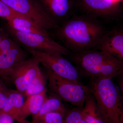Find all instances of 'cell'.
<instances>
[{
    "instance_id": "9",
    "label": "cell",
    "mask_w": 123,
    "mask_h": 123,
    "mask_svg": "<svg viewBox=\"0 0 123 123\" xmlns=\"http://www.w3.org/2000/svg\"><path fill=\"white\" fill-rule=\"evenodd\" d=\"M40 64L38 60L32 56L20 62L16 66L9 79L18 92L23 94L29 84L41 70Z\"/></svg>"
},
{
    "instance_id": "14",
    "label": "cell",
    "mask_w": 123,
    "mask_h": 123,
    "mask_svg": "<svg viewBox=\"0 0 123 123\" xmlns=\"http://www.w3.org/2000/svg\"><path fill=\"white\" fill-rule=\"evenodd\" d=\"M7 21L6 25L15 30L25 33L51 35L46 29L25 17H15Z\"/></svg>"
},
{
    "instance_id": "4",
    "label": "cell",
    "mask_w": 123,
    "mask_h": 123,
    "mask_svg": "<svg viewBox=\"0 0 123 123\" xmlns=\"http://www.w3.org/2000/svg\"><path fill=\"white\" fill-rule=\"evenodd\" d=\"M44 69L49 87L53 94L62 100L82 109L86 98L90 93L88 86L84 85L80 82L59 76L50 70Z\"/></svg>"
},
{
    "instance_id": "2",
    "label": "cell",
    "mask_w": 123,
    "mask_h": 123,
    "mask_svg": "<svg viewBox=\"0 0 123 123\" xmlns=\"http://www.w3.org/2000/svg\"><path fill=\"white\" fill-rule=\"evenodd\" d=\"M69 60L81 77L112 79L123 74V61L104 52L92 49L71 53Z\"/></svg>"
},
{
    "instance_id": "20",
    "label": "cell",
    "mask_w": 123,
    "mask_h": 123,
    "mask_svg": "<svg viewBox=\"0 0 123 123\" xmlns=\"http://www.w3.org/2000/svg\"><path fill=\"white\" fill-rule=\"evenodd\" d=\"M17 43L7 33L2 31L1 39L0 43V54L13 47Z\"/></svg>"
},
{
    "instance_id": "10",
    "label": "cell",
    "mask_w": 123,
    "mask_h": 123,
    "mask_svg": "<svg viewBox=\"0 0 123 123\" xmlns=\"http://www.w3.org/2000/svg\"><path fill=\"white\" fill-rule=\"evenodd\" d=\"M37 1L59 25V23L62 24L75 14L77 9L76 0H38Z\"/></svg>"
},
{
    "instance_id": "24",
    "label": "cell",
    "mask_w": 123,
    "mask_h": 123,
    "mask_svg": "<svg viewBox=\"0 0 123 123\" xmlns=\"http://www.w3.org/2000/svg\"><path fill=\"white\" fill-rule=\"evenodd\" d=\"M123 74H120L118 76L119 77L118 84L119 88L121 93H123Z\"/></svg>"
},
{
    "instance_id": "15",
    "label": "cell",
    "mask_w": 123,
    "mask_h": 123,
    "mask_svg": "<svg viewBox=\"0 0 123 123\" xmlns=\"http://www.w3.org/2000/svg\"><path fill=\"white\" fill-rule=\"evenodd\" d=\"M23 95L17 90H10L7 102L1 110L10 115L18 123H20L19 116L24 101Z\"/></svg>"
},
{
    "instance_id": "18",
    "label": "cell",
    "mask_w": 123,
    "mask_h": 123,
    "mask_svg": "<svg viewBox=\"0 0 123 123\" xmlns=\"http://www.w3.org/2000/svg\"><path fill=\"white\" fill-rule=\"evenodd\" d=\"M47 79L45 73L41 69L29 84L23 94L27 97L47 90Z\"/></svg>"
},
{
    "instance_id": "6",
    "label": "cell",
    "mask_w": 123,
    "mask_h": 123,
    "mask_svg": "<svg viewBox=\"0 0 123 123\" xmlns=\"http://www.w3.org/2000/svg\"><path fill=\"white\" fill-rule=\"evenodd\" d=\"M26 50L38 60L44 68L63 78L80 82L81 76L76 68L69 60L64 57L63 55L56 52Z\"/></svg>"
},
{
    "instance_id": "19",
    "label": "cell",
    "mask_w": 123,
    "mask_h": 123,
    "mask_svg": "<svg viewBox=\"0 0 123 123\" xmlns=\"http://www.w3.org/2000/svg\"><path fill=\"white\" fill-rule=\"evenodd\" d=\"M65 113L59 111L49 112L32 119L31 123H63Z\"/></svg>"
},
{
    "instance_id": "5",
    "label": "cell",
    "mask_w": 123,
    "mask_h": 123,
    "mask_svg": "<svg viewBox=\"0 0 123 123\" xmlns=\"http://www.w3.org/2000/svg\"><path fill=\"white\" fill-rule=\"evenodd\" d=\"M6 29L8 35L26 50L56 52L66 56L71 53L68 50L53 39L51 35L21 32L11 29L7 25Z\"/></svg>"
},
{
    "instance_id": "12",
    "label": "cell",
    "mask_w": 123,
    "mask_h": 123,
    "mask_svg": "<svg viewBox=\"0 0 123 123\" xmlns=\"http://www.w3.org/2000/svg\"><path fill=\"white\" fill-rule=\"evenodd\" d=\"M28 58V55L16 43L11 49L0 54V78L9 79L14 69L18 64Z\"/></svg>"
},
{
    "instance_id": "13",
    "label": "cell",
    "mask_w": 123,
    "mask_h": 123,
    "mask_svg": "<svg viewBox=\"0 0 123 123\" xmlns=\"http://www.w3.org/2000/svg\"><path fill=\"white\" fill-rule=\"evenodd\" d=\"M47 90L39 94L27 97L24 103L19 116L20 123H30L26 119L30 115H34L39 111L47 98Z\"/></svg>"
},
{
    "instance_id": "16",
    "label": "cell",
    "mask_w": 123,
    "mask_h": 123,
    "mask_svg": "<svg viewBox=\"0 0 123 123\" xmlns=\"http://www.w3.org/2000/svg\"><path fill=\"white\" fill-rule=\"evenodd\" d=\"M81 113L86 123H105L94 98L90 93L86 98Z\"/></svg>"
},
{
    "instance_id": "8",
    "label": "cell",
    "mask_w": 123,
    "mask_h": 123,
    "mask_svg": "<svg viewBox=\"0 0 123 123\" xmlns=\"http://www.w3.org/2000/svg\"><path fill=\"white\" fill-rule=\"evenodd\" d=\"M1 0L17 13L32 20L47 30H53L59 26L36 0Z\"/></svg>"
},
{
    "instance_id": "21",
    "label": "cell",
    "mask_w": 123,
    "mask_h": 123,
    "mask_svg": "<svg viewBox=\"0 0 123 123\" xmlns=\"http://www.w3.org/2000/svg\"><path fill=\"white\" fill-rule=\"evenodd\" d=\"M21 16L24 17L14 11L0 0V17L4 18L7 21L14 17Z\"/></svg>"
},
{
    "instance_id": "23",
    "label": "cell",
    "mask_w": 123,
    "mask_h": 123,
    "mask_svg": "<svg viewBox=\"0 0 123 123\" xmlns=\"http://www.w3.org/2000/svg\"><path fill=\"white\" fill-rule=\"evenodd\" d=\"M13 118L9 114L0 111V123H14Z\"/></svg>"
},
{
    "instance_id": "26",
    "label": "cell",
    "mask_w": 123,
    "mask_h": 123,
    "mask_svg": "<svg viewBox=\"0 0 123 123\" xmlns=\"http://www.w3.org/2000/svg\"><path fill=\"white\" fill-rule=\"evenodd\" d=\"M1 36H2V31H0V43L1 39Z\"/></svg>"
},
{
    "instance_id": "11",
    "label": "cell",
    "mask_w": 123,
    "mask_h": 123,
    "mask_svg": "<svg viewBox=\"0 0 123 123\" xmlns=\"http://www.w3.org/2000/svg\"><path fill=\"white\" fill-rule=\"evenodd\" d=\"M94 49L105 52L123 61V27H115L106 31Z\"/></svg>"
},
{
    "instance_id": "17",
    "label": "cell",
    "mask_w": 123,
    "mask_h": 123,
    "mask_svg": "<svg viewBox=\"0 0 123 123\" xmlns=\"http://www.w3.org/2000/svg\"><path fill=\"white\" fill-rule=\"evenodd\" d=\"M67 110L66 107L62 103V99L53 94L50 97H47L37 114L32 116V119L49 112L59 111L65 113Z\"/></svg>"
},
{
    "instance_id": "7",
    "label": "cell",
    "mask_w": 123,
    "mask_h": 123,
    "mask_svg": "<svg viewBox=\"0 0 123 123\" xmlns=\"http://www.w3.org/2000/svg\"><path fill=\"white\" fill-rule=\"evenodd\" d=\"M123 0H76L77 9L82 14L111 22L118 19L123 14Z\"/></svg>"
},
{
    "instance_id": "25",
    "label": "cell",
    "mask_w": 123,
    "mask_h": 123,
    "mask_svg": "<svg viewBox=\"0 0 123 123\" xmlns=\"http://www.w3.org/2000/svg\"><path fill=\"white\" fill-rule=\"evenodd\" d=\"M78 123H86L85 120H84V119L82 118V119L81 120V121H80Z\"/></svg>"
},
{
    "instance_id": "3",
    "label": "cell",
    "mask_w": 123,
    "mask_h": 123,
    "mask_svg": "<svg viewBox=\"0 0 123 123\" xmlns=\"http://www.w3.org/2000/svg\"><path fill=\"white\" fill-rule=\"evenodd\" d=\"M88 86L105 123H123L122 93L112 79H90Z\"/></svg>"
},
{
    "instance_id": "22",
    "label": "cell",
    "mask_w": 123,
    "mask_h": 123,
    "mask_svg": "<svg viewBox=\"0 0 123 123\" xmlns=\"http://www.w3.org/2000/svg\"><path fill=\"white\" fill-rule=\"evenodd\" d=\"M10 90L0 78V111L2 110L7 102Z\"/></svg>"
},
{
    "instance_id": "1",
    "label": "cell",
    "mask_w": 123,
    "mask_h": 123,
    "mask_svg": "<svg viewBox=\"0 0 123 123\" xmlns=\"http://www.w3.org/2000/svg\"><path fill=\"white\" fill-rule=\"evenodd\" d=\"M106 31L98 18L86 14H74L52 30V35L71 53H76L94 49Z\"/></svg>"
}]
</instances>
